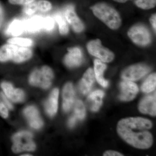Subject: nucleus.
Masks as SVG:
<instances>
[{"mask_svg": "<svg viewBox=\"0 0 156 156\" xmlns=\"http://www.w3.org/2000/svg\"><path fill=\"white\" fill-rule=\"evenodd\" d=\"M152 127L149 120L141 117H130L120 120L117 132L126 142L137 148H149L152 145L153 138L149 130Z\"/></svg>", "mask_w": 156, "mask_h": 156, "instance_id": "f257e3e1", "label": "nucleus"}, {"mask_svg": "<svg viewBox=\"0 0 156 156\" xmlns=\"http://www.w3.org/2000/svg\"><path fill=\"white\" fill-rule=\"evenodd\" d=\"M32 51L28 48L9 44L0 47V62L12 61L17 63L28 60L32 56Z\"/></svg>", "mask_w": 156, "mask_h": 156, "instance_id": "f03ea898", "label": "nucleus"}, {"mask_svg": "<svg viewBox=\"0 0 156 156\" xmlns=\"http://www.w3.org/2000/svg\"><path fill=\"white\" fill-rule=\"evenodd\" d=\"M91 9L95 16L109 28L116 30L120 27L122 22L121 17L112 7L105 3H100L92 6Z\"/></svg>", "mask_w": 156, "mask_h": 156, "instance_id": "7ed1b4c3", "label": "nucleus"}, {"mask_svg": "<svg viewBox=\"0 0 156 156\" xmlns=\"http://www.w3.org/2000/svg\"><path fill=\"white\" fill-rule=\"evenodd\" d=\"M53 76L51 69L49 66H44L32 72L30 76L29 82L33 86L47 89L51 86Z\"/></svg>", "mask_w": 156, "mask_h": 156, "instance_id": "20e7f679", "label": "nucleus"}, {"mask_svg": "<svg viewBox=\"0 0 156 156\" xmlns=\"http://www.w3.org/2000/svg\"><path fill=\"white\" fill-rule=\"evenodd\" d=\"M12 140L14 144L12 150L15 153L35 149V144L33 141L32 135L30 132L25 131L18 132L13 136Z\"/></svg>", "mask_w": 156, "mask_h": 156, "instance_id": "39448f33", "label": "nucleus"}, {"mask_svg": "<svg viewBox=\"0 0 156 156\" xmlns=\"http://www.w3.org/2000/svg\"><path fill=\"white\" fill-rule=\"evenodd\" d=\"M87 48L91 55L99 58L104 62H110L114 58L113 53L108 49L104 48L100 40L98 39L89 42Z\"/></svg>", "mask_w": 156, "mask_h": 156, "instance_id": "423d86ee", "label": "nucleus"}, {"mask_svg": "<svg viewBox=\"0 0 156 156\" xmlns=\"http://www.w3.org/2000/svg\"><path fill=\"white\" fill-rule=\"evenodd\" d=\"M128 35L136 44L145 46L150 43L151 34L145 27L136 25L131 27L128 32Z\"/></svg>", "mask_w": 156, "mask_h": 156, "instance_id": "0eeeda50", "label": "nucleus"}, {"mask_svg": "<svg viewBox=\"0 0 156 156\" xmlns=\"http://www.w3.org/2000/svg\"><path fill=\"white\" fill-rule=\"evenodd\" d=\"M150 70V67L145 65H135L125 69L122 73V77L126 80L136 81L143 77Z\"/></svg>", "mask_w": 156, "mask_h": 156, "instance_id": "6e6552de", "label": "nucleus"}, {"mask_svg": "<svg viewBox=\"0 0 156 156\" xmlns=\"http://www.w3.org/2000/svg\"><path fill=\"white\" fill-rule=\"evenodd\" d=\"M121 94L120 100L123 101H130L134 99L138 92V87L134 82L131 81H122L120 83Z\"/></svg>", "mask_w": 156, "mask_h": 156, "instance_id": "1a4fd4ad", "label": "nucleus"}, {"mask_svg": "<svg viewBox=\"0 0 156 156\" xmlns=\"http://www.w3.org/2000/svg\"><path fill=\"white\" fill-rule=\"evenodd\" d=\"M52 8L51 3L47 0L34 1L23 7V12L27 15H32L37 12H47Z\"/></svg>", "mask_w": 156, "mask_h": 156, "instance_id": "9d476101", "label": "nucleus"}, {"mask_svg": "<svg viewBox=\"0 0 156 156\" xmlns=\"http://www.w3.org/2000/svg\"><path fill=\"white\" fill-rule=\"evenodd\" d=\"M1 87L6 97L14 102H22L24 99L25 95L21 89H14L13 86L8 82H3Z\"/></svg>", "mask_w": 156, "mask_h": 156, "instance_id": "9b49d317", "label": "nucleus"}, {"mask_svg": "<svg viewBox=\"0 0 156 156\" xmlns=\"http://www.w3.org/2000/svg\"><path fill=\"white\" fill-rule=\"evenodd\" d=\"M64 17L76 32L80 33L83 30V24L76 14L72 6H68L66 9Z\"/></svg>", "mask_w": 156, "mask_h": 156, "instance_id": "f8f14e48", "label": "nucleus"}, {"mask_svg": "<svg viewBox=\"0 0 156 156\" xmlns=\"http://www.w3.org/2000/svg\"><path fill=\"white\" fill-rule=\"evenodd\" d=\"M156 92L152 95L146 96L140 102L138 108L142 113L152 116L156 115Z\"/></svg>", "mask_w": 156, "mask_h": 156, "instance_id": "ddd939ff", "label": "nucleus"}, {"mask_svg": "<svg viewBox=\"0 0 156 156\" xmlns=\"http://www.w3.org/2000/svg\"><path fill=\"white\" fill-rule=\"evenodd\" d=\"M68 53L65 56L64 63L69 67L79 66L82 63L83 55L82 51L78 48H70L68 49Z\"/></svg>", "mask_w": 156, "mask_h": 156, "instance_id": "4468645a", "label": "nucleus"}, {"mask_svg": "<svg viewBox=\"0 0 156 156\" xmlns=\"http://www.w3.org/2000/svg\"><path fill=\"white\" fill-rule=\"evenodd\" d=\"M23 113L28 120L30 125L33 128L39 129L43 126V122L39 112L35 107H27L24 109Z\"/></svg>", "mask_w": 156, "mask_h": 156, "instance_id": "2eb2a0df", "label": "nucleus"}, {"mask_svg": "<svg viewBox=\"0 0 156 156\" xmlns=\"http://www.w3.org/2000/svg\"><path fill=\"white\" fill-rule=\"evenodd\" d=\"M95 81L94 70L91 68L87 69L84 73L80 82L79 88L82 94L86 95L89 93L92 89Z\"/></svg>", "mask_w": 156, "mask_h": 156, "instance_id": "dca6fc26", "label": "nucleus"}, {"mask_svg": "<svg viewBox=\"0 0 156 156\" xmlns=\"http://www.w3.org/2000/svg\"><path fill=\"white\" fill-rule=\"evenodd\" d=\"M75 92L72 84H66L62 91V107L65 112L69 111L74 101Z\"/></svg>", "mask_w": 156, "mask_h": 156, "instance_id": "f3484780", "label": "nucleus"}, {"mask_svg": "<svg viewBox=\"0 0 156 156\" xmlns=\"http://www.w3.org/2000/svg\"><path fill=\"white\" fill-rule=\"evenodd\" d=\"M104 95L103 91L98 90L92 92L88 96L87 104L92 111L95 112L98 111L102 105V98Z\"/></svg>", "mask_w": 156, "mask_h": 156, "instance_id": "a211bd4d", "label": "nucleus"}, {"mask_svg": "<svg viewBox=\"0 0 156 156\" xmlns=\"http://www.w3.org/2000/svg\"><path fill=\"white\" fill-rule=\"evenodd\" d=\"M58 90L56 88L53 90L50 97L45 103V110L50 116L56 114L58 109Z\"/></svg>", "mask_w": 156, "mask_h": 156, "instance_id": "6ab92c4d", "label": "nucleus"}, {"mask_svg": "<svg viewBox=\"0 0 156 156\" xmlns=\"http://www.w3.org/2000/svg\"><path fill=\"white\" fill-rule=\"evenodd\" d=\"M106 66L99 59H95L94 61V74L95 78L98 83L102 87H107L108 86V81L103 77V73L106 69Z\"/></svg>", "mask_w": 156, "mask_h": 156, "instance_id": "aec40b11", "label": "nucleus"}, {"mask_svg": "<svg viewBox=\"0 0 156 156\" xmlns=\"http://www.w3.org/2000/svg\"><path fill=\"white\" fill-rule=\"evenodd\" d=\"M44 18L35 17L29 20L24 24V28L29 32H35L43 28Z\"/></svg>", "mask_w": 156, "mask_h": 156, "instance_id": "412c9836", "label": "nucleus"}, {"mask_svg": "<svg viewBox=\"0 0 156 156\" xmlns=\"http://www.w3.org/2000/svg\"><path fill=\"white\" fill-rule=\"evenodd\" d=\"M13 107L7 97L2 92H0V116L6 119L9 116V109H12Z\"/></svg>", "mask_w": 156, "mask_h": 156, "instance_id": "4be33fe9", "label": "nucleus"}, {"mask_svg": "<svg viewBox=\"0 0 156 156\" xmlns=\"http://www.w3.org/2000/svg\"><path fill=\"white\" fill-rule=\"evenodd\" d=\"M156 75L155 73L152 74L148 77L141 87V90L145 93H150L155 89Z\"/></svg>", "mask_w": 156, "mask_h": 156, "instance_id": "5701e85b", "label": "nucleus"}, {"mask_svg": "<svg viewBox=\"0 0 156 156\" xmlns=\"http://www.w3.org/2000/svg\"><path fill=\"white\" fill-rule=\"evenodd\" d=\"M24 29L23 23L20 20H15L9 25L7 32L10 34L16 36L22 33Z\"/></svg>", "mask_w": 156, "mask_h": 156, "instance_id": "b1692460", "label": "nucleus"}, {"mask_svg": "<svg viewBox=\"0 0 156 156\" xmlns=\"http://www.w3.org/2000/svg\"><path fill=\"white\" fill-rule=\"evenodd\" d=\"M54 19L58 23L60 33L62 35L66 34L68 33L69 27L65 17L60 13H57L54 16Z\"/></svg>", "mask_w": 156, "mask_h": 156, "instance_id": "393cba45", "label": "nucleus"}, {"mask_svg": "<svg viewBox=\"0 0 156 156\" xmlns=\"http://www.w3.org/2000/svg\"><path fill=\"white\" fill-rule=\"evenodd\" d=\"M7 42L9 44L27 48L30 47L33 44V41L31 39L18 37L11 38L8 40Z\"/></svg>", "mask_w": 156, "mask_h": 156, "instance_id": "a878e982", "label": "nucleus"}, {"mask_svg": "<svg viewBox=\"0 0 156 156\" xmlns=\"http://www.w3.org/2000/svg\"><path fill=\"white\" fill-rule=\"evenodd\" d=\"M74 112V115L76 118L80 120L83 119L86 115V109L83 101L81 100H77L76 101Z\"/></svg>", "mask_w": 156, "mask_h": 156, "instance_id": "bb28decb", "label": "nucleus"}, {"mask_svg": "<svg viewBox=\"0 0 156 156\" xmlns=\"http://www.w3.org/2000/svg\"><path fill=\"white\" fill-rule=\"evenodd\" d=\"M135 4L137 7L143 9H150L156 5V0H135Z\"/></svg>", "mask_w": 156, "mask_h": 156, "instance_id": "cd10ccee", "label": "nucleus"}, {"mask_svg": "<svg viewBox=\"0 0 156 156\" xmlns=\"http://www.w3.org/2000/svg\"><path fill=\"white\" fill-rule=\"evenodd\" d=\"M54 27V21L50 17L44 18L43 28L47 30H51Z\"/></svg>", "mask_w": 156, "mask_h": 156, "instance_id": "c85d7f7f", "label": "nucleus"}, {"mask_svg": "<svg viewBox=\"0 0 156 156\" xmlns=\"http://www.w3.org/2000/svg\"><path fill=\"white\" fill-rule=\"evenodd\" d=\"M34 1L35 0H9V2L10 4L12 5L24 6Z\"/></svg>", "mask_w": 156, "mask_h": 156, "instance_id": "c756f323", "label": "nucleus"}, {"mask_svg": "<svg viewBox=\"0 0 156 156\" xmlns=\"http://www.w3.org/2000/svg\"><path fill=\"white\" fill-rule=\"evenodd\" d=\"M104 156H122V154L114 151H108L103 154Z\"/></svg>", "mask_w": 156, "mask_h": 156, "instance_id": "7c9ffc66", "label": "nucleus"}, {"mask_svg": "<svg viewBox=\"0 0 156 156\" xmlns=\"http://www.w3.org/2000/svg\"><path fill=\"white\" fill-rule=\"evenodd\" d=\"M4 20V9L2 3L0 2V29L2 26Z\"/></svg>", "mask_w": 156, "mask_h": 156, "instance_id": "2f4dec72", "label": "nucleus"}, {"mask_svg": "<svg viewBox=\"0 0 156 156\" xmlns=\"http://www.w3.org/2000/svg\"><path fill=\"white\" fill-rule=\"evenodd\" d=\"M77 118L75 116H73L70 118L68 121V125L70 128H73L75 126L76 121Z\"/></svg>", "mask_w": 156, "mask_h": 156, "instance_id": "473e14b6", "label": "nucleus"}, {"mask_svg": "<svg viewBox=\"0 0 156 156\" xmlns=\"http://www.w3.org/2000/svg\"><path fill=\"white\" fill-rule=\"evenodd\" d=\"M156 14H154L151 18H150V21L153 27L154 28V29L155 30H156Z\"/></svg>", "mask_w": 156, "mask_h": 156, "instance_id": "72a5a7b5", "label": "nucleus"}, {"mask_svg": "<svg viewBox=\"0 0 156 156\" xmlns=\"http://www.w3.org/2000/svg\"><path fill=\"white\" fill-rule=\"evenodd\" d=\"M114 1L117 2L123 3L126 2H128V1H130V0H114Z\"/></svg>", "mask_w": 156, "mask_h": 156, "instance_id": "f704fd0d", "label": "nucleus"}, {"mask_svg": "<svg viewBox=\"0 0 156 156\" xmlns=\"http://www.w3.org/2000/svg\"><path fill=\"white\" fill-rule=\"evenodd\" d=\"M21 156H32V155H30V154H24V155H21Z\"/></svg>", "mask_w": 156, "mask_h": 156, "instance_id": "c9c22d12", "label": "nucleus"}]
</instances>
